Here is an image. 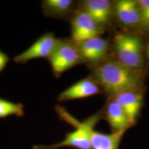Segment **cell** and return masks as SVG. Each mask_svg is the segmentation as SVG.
Listing matches in <instances>:
<instances>
[{
    "instance_id": "6da1fadb",
    "label": "cell",
    "mask_w": 149,
    "mask_h": 149,
    "mask_svg": "<svg viewBox=\"0 0 149 149\" xmlns=\"http://www.w3.org/2000/svg\"><path fill=\"white\" fill-rule=\"evenodd\" d=\"M89 68L91 70V75L97 81L107 97L128 89L145 88L147 72L128 68L111 55Z\"/></svg>"
},
{
    "instance_id": "7a4b0ae2",
    "label": "cell",
    "mask_w": 149,
    "mask_h": 149,
    "mask_svg": "<svg viewBox=\"0 0 149 149\" xmlns=\"http://www.w3.org/2000/svg\"><path fill=\"white\" fill-rule=\"evenodd\" d=\"M144 35L117 31L111 40V56L132 69L148 72Z\"/></svg>"
},
{
    "instance_id": "3957f363",
    "label": "cell",
    "mask_w": 149,
    "mask_h": 149,
    "mask_svg": "<svg viewBox=\"0 0 149 149\" xmlns=\"http://www.w3.org/2000/svg\"><path fill=\"white\" fill-rule=\"evenodd\" d=\"M55 110L59 117L69 123L74 127V130L66 135L64 139L55 144L44 146L36 145L33 149H59L64 147H72L77 149H91V134L95 126L102 119H104L103 109L91 115L83 122H80L68 113L64 108L56 106Z\"/></svg>"
},
{
    "instance_id": "277c9868",
    "label": "cell",
    "mask_w": 149,
    "mask_h": 149,
    "mask_svg": "<svg viewBox=\"0 0 149 149\" xmlns=\"http://www.w3.org/2000/svg\"><path fill=\"white\" fill-rule=\"evenodd\" d=\"M48 59L54 76L57 78L66 70L77 65L84 64L77 43L70 37L58 39Z\"/></svg>"
},
{
    "instance_id": "5b68a950",
    "label": "cell",
    "mask_w": 149,
    "mask_h": 149,
    "mask_svg": "<svg viewBox=\"0 0 149 149\" xmlns=\"http://www.w3.org/2000/svg\"><path fill=\"white\" fill-rule=\"evenodd\" d=\"M114 3V24L121 31L144 34L142 18L137 0H116Z\"/></svg>"
},
{
    "instance_id": "8992f818",
    "label": "cell",
    "mask_w": 149,
    "mask_h": 149,
    "mask_svg": "<svg viewBox=\"0 0 149 149\" xmlns=\"http://www.w3.org/2000/svg\"><path fill=\"white\" fill-rule=\"evenodd\" d=\"M70 23L71 37L75 42L102 36L105 31L100 27L95 20L78 5L69 19Z\"/></svg>"
},
{
    "instance_id": "52a82bcc",
    "label": "cell",
    "mask_w": 149,
    "mask_h": 149,
    "mask_svg": "<svg viewBox=\"0 0 149 149\" xmlns=\"http://www.w3.org/2000/svg\"><path fill=\"white\" fill-rule=\"evenodd\" d=\"M77 44L84 64L88 68L100 64L111 55V41L102 36L78 42Z\"/></svg>"
},
{
    "instance_id": "ba28073f",
    "label": "cell",
    "mask_w": 149,
    "mask_h": 149,
    "mask_svg": "<svg viewBox=\"0 0 149 149\" xmlns=\"http://www.w3.org/2000/svg\"><path fill=\"white\" fill-rule=\"evenodd\" d=\"M58 39L53 33L47 32L39 37L26 51L14 57L17 64H25L35 59L47 58L50 57L55 48Z\"/></svg>"
},
{
    "instance_id": "9c48e42d",
    "label": "cell",
    "mask_w": 149,
    "mask_h": 149,
    "mask_svg": "<svg viewBox=\"0 0 149 149\" xmlns=\"http://www.w3.org/2000/svg\"><path fill=\"white\" fill-rule=\"evenodd\" d=\"M102 29L107 31L114 24V3L109 0H84L78 1Z\"/></svg>"
},
{
    "instance_id": "30bf717a",
    "label": "cell",
    "mask_w": 149,
    "mask_h": 149,
    "mask_svg": "<svg viewBox=\"0 0 149 149\" xmlns=\"http://www.w3.org/2000/svg\"><path fill=\"white\" fill-rule=\"evenodd\" d=\"M144 88L128 89L109 97L113 99L124 109L130 122L135 125L144 104Z\"/></svg>"
},
{
    "instance_id": "8fae6325",
    "label": "cell",
    "mask_w": 149,
    "mask_h": 149,
    "mask_svg": "<svg viewBox=\"0 0 149 149\" xmlns=\"http://www.w3.org/2000/svg\"><path fill=\"white\" fill-rule=\"evenodd\" d=\"M103 92L97 81L91 75L79 80L59 93V102L70 101L92 97Z\"/></svg>"
},
{
    "instance_id": "7c38bea8",
    "label": "cell",
    "mask_w": 149,
    "mask_h": 149,
    "mask_svg": "<svg viewBox=\"0 0 149 149\" xmlns=\"http://www.w3.org/2000/svg\"><path fill=\"white\" fill-rule=\"evenodd\" d=\"M103 113L104 119L109 123L112 132L127 131L134 126L124 109L111 97H107Z\"/></svg>"
},
{
    "instance_id": "4fadbf2b",
    "label": "cell",
    "mask_w": 149,
    "mask_h": 149,
    "mask_svg": "<svg viewBox=\"0 0 149 149\" xmlns=\"http://www.w3.org/2000/svg\"><path fill=\"white\" fill-rule=\"evenodd\" d=\"M78 6L73 0H44L42 1L43 13L55 19H70Z\"/></svg>"
},
{
    "instance_id": "5bb4252c",
    "label": "cell",
    "mask_w": 149,
    "mask_h": 149,
    "mask_svg": "<svg viewBox=\"0 0 149 149\" xmlns=\"http://www.w3.org/2000/svg\"><path fill=\"white\" fill-rule=\"evenodd\" d=\"M126 132H112L107 134L94 129L91 134V149H119Z\"/></svg>"
},
{
    "instance_id": "9a60e30c",
    "label": "cell",
    "mask_w": 149,
    "mask_h": 149,
    "mask_svg": "<svg viewBox=\"0 0 149 149\" xmlns=\"http://www.w3.org/2000/svg\"><path fill=\"white\" fill-rule=\"evenodd\" d=\"M12 115L23 117L24 115V104L15 103L0 97V119H5Z\"/></svg>"
},
{
    "instance_id": "2e32d148",
    "label": "cell",
    "mask_w": 149,
    "mask_h": 149,
    "mask_svg": "<svg viewBox=\"0 0 149 149\" xmlns=\"http://www.w3.org/2000/svg\"><path fill=\"white\" fill-rule=\"evenodd\" d=\"M142 18L144 34L149 33V0H137Z\"/></svg>"
},
{
    "instance_id": "e0dca14e",
    "label": "cell",
    "mask_w": 149,
    "mask_h": 149,
    "mask_svg": "<svg viewBox=\"0 0 149 149\" xmlns=\"http://www.w3.org/2000/svg\"><path fill=\"white\" fill-rule=\"evenodd\" d=\"M10 57L4 52L0 50V73L5 69L7 64H8Z\"/></svg>"
},
{
    "instance_id": "ac0fdd59",
    "label": "cell",
    "mask_w": 149,
    "mask_h": 149,
    "mask_svg": "<svg viewBox=\"0 0 149 149\" xmlns=\"http://www.w3.org/2000/svg\"><path fill=\"white\" fill-rule=\"evenodd\" d=\"M145 57L147 64L149 66V37L147 40H146V45H145Z\"/></svg>"
}]
</instances>
